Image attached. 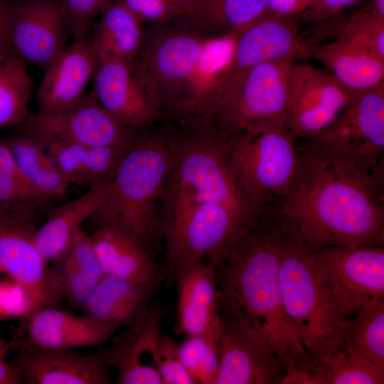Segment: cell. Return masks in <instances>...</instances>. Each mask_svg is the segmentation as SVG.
I'll list each match as a JSON object with an SVG mask.
<instances>
[{"label":"cell","instance_id":"cell-3","mask_svg":"<svg viewBox=\"0 0 384 384\" xmlns=\"http://www.w3.org/2000/svg\"><path fill=\"white\" fill-rule=\"evenodd\" d=\"M289 222L281 200L262 205L216 268L220 305L246 316L265 335L284 373L304 368L306 353L282 305L280 261Z\"/></svg>","mask_w":384,"mask_h":384},{"label":"cell","instance_id":"cell-26","mask_svg":"<svg viewBox=\"0 0 384 384\" xmlns=\"http://www.w3.org/2000/svg\"><path fill=\"white\" fill-rule=\"evenodd\" d=\"M268 0H183L176 19L208 34L238 31L263 17Z\"/></svg>","mask_w":384,"mask_h":384},{"label":"cell","instance_id":"cell-1","mask_svg":"<svg viewBox=\"0 0 384 384\" xmlns=\"http://www.w3.org/2000/svg\"><path fill=\"white\" fill-rule=\"evenodd\" d=\"M171 164L159 200L164 269L214 267L255 219V205L230 166L229 142L207 131L171 127Z\"/></svg>","mask_w":384,"mask_h":384},{"label":"cell","instance_id":"cell-15","mask_svg":"<svg viewBox=\"0 0 384 384\" xmlns=\"http://www.w3.org/2000/svg\"><path fill=\"white\" fill-rule=\"evenodd\" d=\"M13 53L46 70L67 47L69 27L61 0H25L6 15Z\"/></svg>","mask_w":384,"mask_h":384},{"label":"cell","instance_id":"cell-8","mask_svg":"<svg viewBox=\"0 0 384 384\" xmlns=\"http://www.w3.org/2000/svg\"><path fill=\"white\" fill-rule=\"evenodd\" d=\"M279 59L250 70L223 105L208 131L230 141L256 124L286 122L292 68Z\"/></svg>","mask_w":384,"mask_h":384},{"label":"cell","instance_id":"cell-49","mask_svg":"<svg viewBox=\"0 0 384 384\" xmlns=\"http://www.w3.org/2000/svg\"><path fill=\"white\" fill-rule=\"evenodd\" d=\"M8 56V55H7ZM7 56H2V57H0V64L4 60V59L7 57Z\"/></svg>","mask_w":384,"mask_h":384},{"label":"cell","instance_id":"cell-10","mask_svg":"<svg viewBox=\"0 0 384 384\" xmlns=\"http://www.w3.org/2000/svg\"><path fill=\"white\" fill-rule=\"evenodd\" d=\"M223 327L213 384H279L284 368L265 335L246 316L220 306Z\"/></svg>","mask_w":384,"mask_h":384},{"label":"cell","instance_id":"cell-21","mask_svg":"<svg viewBox=\"0 0 384 384\" xmlns=\"http://www.w3.org/2000/svg\"><path fill=\"white\" fill-rule=\"evenodd\" d=\"M24 322L26 340L40 346L60 349L101 345L118 329L84 314L77 316L58 307L38 309Z\"/></svg>","mask_w":384,"mask_h":384},{"label":"cell","instance_id":"cell-23","mask_svg":"<svg viewBox=\"0 0 384 384\" xmlns=\"http://www.w3.org/2000/svg\"><path fill=\"white\" fill-rule=\"evenodd\" d=\"M157 289L104 274L81 306L83 314L117 327L135 323L149 306Z\"/></svg>","mask_w":384,"mask_h":384},{"label":"cell","instance_id":"cell-18","mask_svg":"<svg viewBox=\"0 0 384 384\" xmlns=\"http://www.w3.org/2000/svg\"><path fill=\"white\" fill-rule=\"evenodd\" d=\"M174 279L177 288L176 331L186 336L221 333L215 267L198 262L181 270Z\"/></svg>","mask_w":384,"mask_h":384},{"label":"cell","instance_id":"cell-2","mask_svg":"<svg viewBox=\"0 0 384 384\" xmlns=\"http://www.w3.org/2000/svg\"><path fill=\"white\" fill-rule=\"evenodd\" d=\"M291 187L280 199L297 236L309 248L384 245L383 167L369 171L298 147Z\"/></svg>","mask_w":384,"mask_h":384},{"label":"cell","instance_id":"cell-45","mask_svg":"<svg viewBox=\"0 0 384 384\" xmlns=\"http://www.w3.org/2000/svg\"><path fill=\"white\" fill-rule=\"evenodd\" d=\"M7 35L6 15L0 11V57L7 56L12 51L9 50Z\"/></svg>","mask_w":384,"mask_h":384},{"label":"cell","instance_id":"cell-31","mask_svg":"<svg viewBox=\"0 0 384 384\" xmlns=\"http://www.w3.org/2000/svg\"><path fill=\"white\" fill-rule=\"evenodd\" d=\"M341 348L384 367V299L371 301L348 320Z\"/></svg>","mask_w":384,"mask_h":384},{"label":"cell","instance_id":"cell-27","mask_svg":"<svg viewBox=\"0 0 384 384\" xmlns=\"http://www.w3.org/2000/svg\"><path fill=\"white\" fill-rule=\"evenodd\" d=\"M142 23L121 0H112L92 26L88 39L100 59L129 62L144 42Z\"/></svg>","mask_w":384,"mask_h":384},{"label":"cell","instance_id":"cell-17","mask_svg":"<svg viewBox=\"0 0 384 384\" xmlns=\"http://www.w3.org/2000/svg\"><path fill=\"white\" fill-rule=\"evenodd\" d=\"M31 221L18 217L0 221V265L31 294L38 309L58 307L63 295L36 245Z\"/></svg>","mask_w":384,"mask_h":384},{"label":"cell","instance_id":"cell-25","mask_svg":"<svg viewBox=\"0 0 384 384\" xmlns=\"http://www.w3.org/2000/svg\"><path fill=\"white\" fill-rule=\"evenodd\" d=\"M312 56L352 92L384 86V60L338 36L329 43L315 44Z\"/></svg>","mask_w":384,"mask_h":384},{"label":"cell","instance_id":"cell-39","mask_svg":"<svg viewBox=\"0 0 384 384\" xmlns=\"http://www.w3.org/2000/svg\"><path fill=\"white\" fill-rule=\"evenodd\" d=\"M112 0H61L74 41L87 40L93 18Z\"/></svg>","mask_w":384,"mask_h":384},{"label":"cell","instance_id":"cell-9","mask_svg":"<svg viewBox=\"0 0 384 384\" xmlns=\"http://www.w3.org/2000/svg\"><path fill=\"white\" fill-rule=\"evenodd\" d=\"M310 250L346 319L371 301L384 299L383 245H331Z\"/></svg>","mask_w":384,"mask_h":384},{"label":"cell","instance_id":"cell-22","mask_svg":"<svg viewBox=\"0 0 384 384\" xmlns=\"http://www.w3.org/2000/svg\"><path fill=\"white\" fill-rule=\"evenodd\" d=\"M91 238L104 274L158 289L163 267L136 239L110 227L97 228Z\"/></svg>","mask_w":384,"mask_h":384},{"label":"cell","instance_id":"cell-38","mask_svg":"<svg viewBox=\"0 0 384 384\" xmlns=\"http://www.w3.org/2000/svg\"><path fill=\"white\" fill-rule=\"evenodd\" d=\"M154 364L162 384L197 383L181 360L178 343L169 336L161 335Z\"/></svg>","mask_w":384,"mask_h":384},{"label":"cell","instance_id":"cell-4","mask_svg":"<svg viewBox=\"0 0 384 384\" xmlns=\"http://www.w3.org/2000/svg\"><path fill=\"white\" fill-rule=\"evenodd\" d=\"M171 128L139 134L95 213L97 228L122 230L153 256L161 238L159 200L171 164Z\"/></svg>","mask_w":384,"mask_h":384},{"label":"cell","instance_id":"cell-40","mask_svg":"<svg viewBox=\"0 0 384 384\" xmlns=\"http://www.w3.org/2000/svg\"><path fill=\"white\" fill-rule=\"evenodd\" d=\"M37 309L34 299L23 287L9 277L0 280V320H25Z\"/></svg>","mask_w":384,"mask_h":384},{"label":"cell","instance_id":"cell-11","mask_svg":"<svg viewBox=\"0 0 384 384\" xmlns=\"http://www.w3.org/2000/svg\"><path fill=\"white\" fill-rule=\"evenodd\" d=\"M92 82L100 104L125 126L137 130L162 118L159 95L135 59H100Z\"/></svg>","mask_w":384,"mask_h":384},{"label":"cell","instance_id":"cell-36","mask_svg":"<svg viewBox=\"0 0 384 384\" xmlns=\"http://www.w3.org/2000/svg\"><path fill=\"white\" fill-rule=\"evenodd\" d=\"M53 263L50 270L63 297L70 304L81 307L100 279L63 258Z\"/></svg>","mask_w":384,"mask_h":384},{"label":"cell","instance_id":"cell-37","mask_svg":"<svg viewBox=\"0 0 384 384\" xmlns=\"http://www.w3.org/2000/svg\"><path fill=\"white\" fill-rule=\"evenodd\" d=\"M35 137V136H33ZM70 183L82 184L87 147L55 137H35Z\"/></svg>","mask_w":384,"mask_h":384},{"label":"cell","instance_id":"cell-12","mask_svg":"<svg viewBox=\"0 0 384 384\" xmlns=\"http://www.w3.org/2000/svg\"><path fill=\"white\" fill-rule=\"evenodd\" d=\"M356 95L329 71L294 62L286 118L289 133L296 141L314 137L336 119Z\"/></svg>","mask_w":384,"mask_h":384},{"label":"cell","instance_id":"cell-42","mask_svg":"<svg viewBox=\"0 0 384 384\" xmlns=\"http://www.w3.org/2000/svg\"><path fill=\"white\" fill-rule=\"evenodd\" d=\"M361 0H316L314 5L300 16L306 23H320L336 18Z\"/></svg>","mask_w":384,"mask_h":384},{"label":"cell","instance_id":"cell-13","mask_svg":"<svg viewBox=\"0 0 384 384\" xmlns=\"http://www.w3.org/2000/svg\"><path fill=\"white\" fill-rule=\"evenodd\" d=\"M299 19L264 16L238 32L220 107L254 67L270 60L312 56L315 44L302 37Z\"/></svg>","mask_w":384,"mask_h":384},{"label":"cell","instance_id":"cell-19","mask_svg":"<svg viewBox=\"0 0 384 384\" xmlns=\"http://www.w3.org/2000/svg\"><path fill=\"white\" fill-rule=\"evenodd\" d=\"M163 316L159 303L150 304L107 351L111 366L117 370V383L162 384L154 362L162 335Z\"/></svg>","mask_w":384,"mask_h":384},{"label":"cell","instance_id":"cell-48","mask_svg":"<svg viewBox=\"0 0 384 384\" xmlns=\"http://www.w3.org/2000/svg\"><path fill=\"white\" fill-rule=\"evenodd\" d=\"M10 217L16 216L10 215L9 213H7L6 210H4L2 208L0 207V221Z\"/></svg>","mask_w":384,"mask_h":384},{"label":"cell","instance_id":"cell-43","mask_svg":"<svg viewBox=\"0 0 384 384\" xmlns=\"http://www.w3.org/2000/svg\"><path fill=\"white\" fill-rule=\"evenodd\" d=\"M316 0H268L265 16L279 18L299 17L309 10Z\"/></svg>","mask_w":384,"mask_h":384},{"label":"cell","instance_id":"cell-7","mask_svg":"<svg viewBox=\"0 0 384 384\" xmlns=\"http://www.w3.org/2000/svg\"><path fill=\"white\" fill-rule=\"evenodd\" d=\"M301 141L302 148L364 169L383 167L384 86L356 94L326 129Z\"/></svg>","mask_w":384,"mask_h":384},{"label":"cell","instance_id":"cell-46","mask_svg":"<svg viewBox=\"0 0 384 384\" xmlns=\"http://www.w3.org/2000/svg\"><path fill=\"white\" fill-rule=\"evenodd\" d=\"M365 6L374 15L384 19V0H370Z\"/></svg>","mask_w":384,"mask_h":384},{"label":"cell","instance_id":"cell-5","mask_svg":"<svg viewBox=\"0 0 384 384\" xmlns=\"http://www.w3.org/2000/svg\"><path fill=\"white\" fill-rule=\"evenodd\" d=\"M284 313L307 357L341 348L348 320L340 313L310 250L289 223L279 269Z\"/></svg>","mask_w":384,"mask_h":384},{"label":"cell","instance_id":"cell-24","mask_svg":"<svg viewBox=\"0 0 384 384\" xmlns=\"http://www.w3.org/2000/svg\"><path fill=\"white\" fill-rule=\"evenodd\" d=\"M110 182L92 183L80 196L53 208L46 221L35 230L36 245L48 263L64 255L82 223L96 211Z\"/></svg>","mask_w":384,"mask_h":384},{"label":"cell","instance_id":"cell-28","mask_svg":"<svg viewBox=\"0 0 384 384\" xmlns=\"http://www.w3.org/2000/svg\"><path fill=\"white\" fill-rule=\"evenodd\" d=\"M21 173L41 199L62 196L70 183L31 134L4 138Z\"/></svg>","mask_w":384,"mask_h":384},{"label":"cell","instance_id":"cell-30","mask_svg":"<svg viewBox=\"0 0 384 384\" xmlns=\"http://www.w3.org/2000/svg\"><path fill=\"white\" fill-rule=\"evenodd\" d=\"M32 89L26 61L11 53L0 64V130L27 120Z\"/></svg>","mask_w":384,"mask_h":384},{"label":"cell","instance_id":"cell-44","mask_svg":"<svg viewBox=\"0 0 384 384\" xmlns=\"http://www.w3.org/2000/svg\"><path fill=\"white\" fill-rule=\"evenodd\" d=\"M6 356H0V384L22 383L19 373L11 363L5 359Z\"/></svg>","mask_w":384,"mask_h":384},{"label":"cell","instance_id":"cell-35","mask_svg":"<svg viewBox=\"0 0 384 384\" xmlns=\"http://www.w3.org/2000/svg\"><path fill=\"white\" fill-rule=\"evenodd\" d=\"M135 139L124 144L87 147L82 184L110 181Z\"/></svg>","mask_w":384,"mask_h":384},{"label":"cell","instance_id":"cell-50","mask_svg":"<svg viewBox=\"0 0 384 384\" xmlns=\"http://www.w3.org/2000/svg\"><path fill=\"white\" fill-rule=\"evenodd\" d=\"M3 272H4V270H3L2 267L0 265V274L3 273Z\"/></svg>","mask_w":384,"mask_h":384},{"label":"cell","instance_id":"cell-47","mask_svg":"<svg viewBox=\"0 0 384 384\" xmlns=\"http://www.w3.org/2000/svg\"><path fill=\"white\" fill-rule=\"evenodd\" d=\"M17 340L8 341L0 337V356H6L11 349L14 348Z\"/></svg>","mask_w":384,"mask_h":384},{"label":"cell","instance_id":"cell-16","mask_svg":"<svg viewBox=\"0 0 384 384\" xmlns=\"http://www.w3.org/2000/svg\"><path fill=\"white\" fill-rule=\"evenodd\" d=\"M11 363L26 384H108L111 364L107 353H82L17 340Z\"/></svg>","mask_w":384,"mask_h":384},{"label":"cell","instance_id":"cell-34","mask_svg":"<svg viewBox=\"0 0 384 384\" xmlns=\"http://www.w3.org/2000/svg\"><path fill=\"white\" fill-rule=\"evenodd\" d=\"M338 36L384 60V19L374 15L365 6L349 17Z\"/></svg>","mask_w":384,"mask_h":384},{"label":"cell","instance_id":"cell-41","mask_svg":"<svg viewBox=\"0 0 384 384\" xmlns=\"http://www.w3.org/2000/svg\"><path fill=\"white\" fill-rule=\"evenodd\" d=\"M142 22H165L176 19L182 11L183 0H121Z\"/></svg>","mask_w":384,"mask_h":384},{"label":"cell","instance_id":"cell-32","mask_svg":"<svg viewBox=\"0 0 384 384\" xmlns=\"http://www.w3.org/2000/svg\"><path fill=\"white\" fill-rule=\"evenodd\" d=\"M41 199L21 173L4 138H0V207L10 215L31 219Z\"/></svg>","mask_w":384,"mask_h":384},{"label":"cell","instance_id":"cell-29","mask_svg":"<svg viewBox=\"0 0 384 384\" xmlns=\"http://www.w3.org/2000/svg\"><path fill=\"white\" fill-rule=\"evenodd\" d=\"M304 368L321 384L384 383V367L342 348L331 353L307 357Z\"/></svg>","mask_w":384,"mask_h":384},{"label":"cell","instance_id":"cell-33","mask_svg":"<svg viewBox=\"0 0 384 384\" xmlns=\"http://www.w3.org/2000/svg\"><path fill=\"white\" fill-rule=\"evenodd\" d=\"M221 334L186 336L178 343L181 360L197 383H214L218 370Z\"/></svg>","mask_w":384,"mask_h":384},{"label":"cell","instance_id":"cell-14","mask_svg":"<svg viewBox=\"0 0 384 384\" xmlns=\"http://www.w3.org/2000/svg\"><path fill=\"white\" fill-rule=\"evenodd\" d=\"M23 124L33 136L55 137L86 147L127 143L138 136L110 114L92 90L60 110L30 115Z\"/></svg>","mask_w":384,"mask_h":384},{"label":"cell","instance_id":"cell-6","mask_svg":"<svg viewBox=\"0 0 384 384\" xmlns=\"http://www.w3.org/2000/svg\"><path fill=\"white\" fill-rule=\"evenodd\" d=\"M232 170L256 206L281 199L297 176L300 155L287 123L250 127L229 141Z\"/></svg>","mask_w":384,"mask_h":384},{"label":"cell","instance_id":"cell-20","mask_svg":"<svg viewBox=\"0 0 384 384\" xmlns=\"http://www.w3.org/2000/svg\"><path fill=\"white\" fill-rule=\"evenodd\" d=\"M100 58L89 39L74 41L47 67L38 90V112L67 107L85 94Z\"/></svg>","mask_w":384,"mask_h":384}]
</instances>
